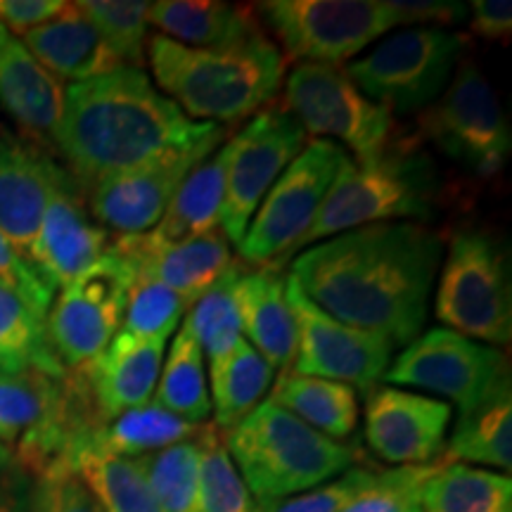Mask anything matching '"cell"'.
Instances as JSON below:
<instances>
[{
	"label": "cell",
	"mask_w": 512,
	"mask_h": 512,
	"mask_svg": "<svg viewBox=\"0 0 512 512\" xmlns=\"http://www.w3.org/2000/svg\"><path fill=\"white\" fill-rule=\"evenodd\" d=\"M441 259L444 240L427 226L373 223L306 247L290 275L320 311L396 349L425 330Z\"/></svg>",
	"instance_id": "6da1fadb"
},
{
	"label": "cell",
	"mask_w": 512,
	"mask_h": 512,
	"mask_svg": "<svg viewBox=\"0 0 512 512\" xmlns=\"http://www.w3.org/2000/svg\"><path fill=\"white\" fill-rule=\"evenodd\" d=\"M226 136V126L185 117L143 69L119 67L64 88L53 143L69 176L86 190L105 176L176 150L223 143Z\"/></svg>",
	"instance_id": "7a4b0ae2"
},
{
	"label": "cell",
	"mask_w": 512,
	"mask_h": 512,
	"mask_svg": "<svg viewBox=\"0 0 512 512\" xmlns=\"http://www.w3.org/2000/svg\"><path fill=\"white\" fill-rule=\"evenodd\" d=\"M145 57L166 98L202 124L228 126L254 117L285 81V57L268 36L238 48L200 50L155 34Z\"/></svg>",
	"instance_id": "3957f363"
},
{
	"label": "cell",
	"mask_w": 512,
	"mask_h": 512,
	"mask_svg": "<svg viewBox=\"0 0 512 512\" xmlns=\"http://www.w3.org/2000/svg\"><path fill=\"white\" fill-rule=\"evenodd\" d=\"M235 470L256 503H271L363 465V451L313 430L271 399L221 432Z\"/></svg>",
	"instance_id": "277c9868"
},
{
	"label": "cell",
	"mask_w": 512,
	"mask_h": 512,
	"mask_svg": "<svg viewBox=\"0 0 512 512\" xmlns=\"http://www.w3.org/2000/svg\"><path fill=\"white\" fill-rule=\"evenodd\" d=\"M439 176L432 159L406 145H394L366 162L347 157L339 166L311 228L299 240L306 247L347 230L392 223L396 219H430L437 207Z\"/></svg>",
	"instance_id": "5b68a950"
},
{
	"label": "cell",
	"mask_w": 512,
	"mask_h": 512,
	"mask_svg": "<svg viewBox=\"0 0 512 512\" xmlns=\"http://www.w3.org/2000/svg\"><path fill=\"white\" fill-rule=\"evenodd\" d=\"M434 316L446 330L489 347L512 339L510 254L503 240L484 230H458L434 292Z\"/></svg>",
	"instance_id": "8992f818"
},
{
	"label": "cell",
	"mask_w": 512,
	"mask_h": 512,
	"mask_svg": "<svg viewBox=\"0 0 512 512\" xmlns=\"http://www.w3.org/2000/svg\"><path fill=\"white\" fill-rule=\"evenodd\" d=\"M463 48L460 31L408 27L351 60L344 72L358 91L387 112H425L451 83Z\"/></svg>",
	"instance_id": "52a82bcc"
},
{
	"label": "cell",
	"mask_w": 512,
	"mask_h": 512,
	"mask_svg": "<svg viewBox=\"0 0 512 512\" xmlns=\"http://www.w3.org/2000/svg\"><path fill=\"white\" fill-rule=\"evenodd\" d=\"M347 150L332 140H311L280 174L240 240V261L249 268H278L297 254L299 240L316 219Z\"/></svg>",
	"instance_id": "ba28073f"
},
{
	"label": "cell",
	"mask_w": 512,
	"mask_h": 512,
	"mask_svg": "<svg viewBox=\"0 0 512 512\" xmlns=\"http://www.w3.org/2000/svg\"><path fill=\"white\" fill-rule=\"evenodd\" d=\"M283 107L302 124L306 138L342 143L356 162L394 147V114L368 100L335 64L299 62L285 79Z\"/></svg>",
	"instance_id": "9c48e42d"
},
{
	"label": "cell",
	"mask_w": 512,
	"mask_h": 512,
	"mask_svg": "<svg viewBox=\"0 0 512 512\" xmlns=\"http://www.w3.org/2000/svg\"><path fill=\"white\" fill-rule=\"evenodd\" d=\"M285 50V60L351 62L401 27L392 0H271L254 5Z\"/></svg>",
	"instance_id": "30bf717a"
},
{
	"label": "cell",
	"mask_w": 512,
	"mask_h": 512,
	"mask_svg": "<svg viewBox=\"0 0 512 512\" xmlns=\"http://www.w3.org/2000/svg\"><path fill=\"white\" fill-rule=\"evenodd\" d=\"M420 131L479 178L501 174L512 136L501 98L475 62H460L441 98L420 112Z\"/></svg>",
	"instance_id": "8fae6325"
},
{
	"label": "cell",
	"mask_w": 512,
	"mask_h": 512,
	"mask_svg": "<svg viewBox=\"0 0 512 512\" xmlns=\"http://www.w3.org/2000/svg\"><path fill=\"white\" fill-rule=\"evenodd\" d=\"M133 266L117 247L74 283L62 287L46 316L48 342L64 370H79L110 347L121 332Z\"/></svg>",
	"instance_id": "7c38bea8"
},
{
	"label": "cell",
	"mask_w": 512,
	"mask_h": 512,
	"mask_svg": "<svg viewBox=\"0 0 512 512\" xmlns=\"http://www.w3.org/2000/svg\"><path fill=\"white\" fill-rule=\"evenodd\" d=\"M392 387H415L446 396L460 413L510 384L508 354L446 328L422 332L389 363L382 377Z\"/></svg>",
	"instance_id": "4fadbf2b"
},
{
	"label": "cell",
	"mask_w": 512,
	"mask_h": 512,
	"mask_svg": "<svg viewBox=\"0 0 512 512\" xmlns=\"http://www.w3.org/2000/svg\"><path fill=\"white\" fill-rule=\"evenodd\" d=\"M304 145V128L285 107H266L228 140L226 195L219 223L230 245H240L268 190Z\"/></svg>",
	"instance_id": "5bb4252c"
},
{
	"label": "cell",
	"mask_w": 512,
	"mask_h": 512,
	"mask_svg": "<svg viewBox=\"0 0 512 512\" xmlns=\"http://www.w3.org/2000/svg\"><path fill=\"white\" fill-rule=\"evenodd\" d=\"M287 302L297 323L294 373L347 384L366 396L380 387L394 354L387 339L339 323L320 311L292 275H287Z\"/></svg>",
	"instance_id": "9a60e30c"
},
{
	"label": "cell",
	"mask_w": 512,
	"mask_h": 512,
	"mask_svg": "<svg viewBox=\"0 0 512 512\" xmlns=\"http://www.w3.org/2000/svg\"><path fill=\"white\" fill-rule=\"evenodd\" d=\"M216 150L219 143L195 147V150H176L133 169L100 178L91 188L83 190L88 192V209L93 221L107 233L110 230L117 233V238L150 233L174 200L185 176Z\"/></svg>",
	"instance_id": "2e32d148"
},
{
	"label": "cell",
	"mask_w": 512,
	"mask_h": 512,
	"mask_svg": "<svg viewBox=\"0 0 512 512\" xmlns=\"http://www.w3.org/2000/svg\"><path fill=\"white\" fill-rule=\"evenodd\" d=\"M451 406L432 396L377 387L366 401V444L384 463L432 465L444 456Z\"/></svg>",
	"instance_id": "e0dca14e"
},
{
	"label": "cell",
	"mask_w": 512,
	"mask_h": 512,
	"mask_svg": "<svg viewBox=\"0 0 512 512\" xmlns=\"http://www.w3.org/2000/svg\"><path fill=\"white\" fill-rule=\"evenodd\" d=\"M64 422V377L0 368V444L15 451L31 475L57 456Z\"/></svg>",
	"instance_id": "ac0fdd59"
},
{
	"label": "cell",
	"mask_w": 512,
	"mask_h": 512,
	"mask_svg": "<svg viewBox=\"0 0 512 512\" xmlns=\"http://www.w3.org/2000/svg\"><path fill=\"white\" fill-rule=\"evenodd\" d=\"M83 195L86 192L72 176L64 178L50 195L31 247V266L55 292L91 271L112 242L110 233L86 211Z\"/></svg>",
	"instance_id": "d6986e66"
},
{
	"label": "cell",
	"mask_w": 512,
	"mask_h": 512,
	"mask_svg": "<svg viewBox=\"0 0 512 512\" xmlns=\"http://www.w3.org/2000/svg\"><path fill=\"white\" fill-rule=\"evenodd\" d=\"M67 176L38 145L0 133V230L27 261L50 195Z\"/></svg>",
	"instance_id": "ffe728a7"
},
{
	"label": "cell",
	"mask_w": 512,
	"mask_h": 512,
	"mask_svg": "<svg viewBox=\"0 0 512 512\" xmlns=\"http://www.w3.org/2000/svg\"><path fill=\"white\" fill-rule=\"evenodd\" d=\"M136 275H147L174 290L192 306L200 294L233 264L230 242L219 228L183 242H159L150 233L114 238Z\"/></svg>",
	"instance_id": "44dd1931"
},
{
	"label": "cell",
	"mask_w": 512,
	"mask_h": 512,
	"mask_svg": "<svg viewBox=\"0 0 512 512\" xmlns=\"http://www.w3.org/2000/svg\"><path fill=\"white\" fill-rule=\"evenodd\" d=\"M164 344L162 339H143L119 332L110 347L88 366L79 368L102 422H110L124 411L152 401L162 373Z\"/></svg>",
	"instance_id": "7402d4cb"
},
{
	"label": "cell",
	"mask_w": 512,
	"mask_h": 512,
	"mask_svg": "<svg viewBox=\"0 0 512 512\" xmlns=\"http://www.w3.org/2000/svg\"><path fill=\"white\" fill-rule=\"evenodd\" d=\"M64 86L29 53L22 38L0 24V107L36 138L55 136Z\"/></svg>",
	"instance_id": "603a6c76"
},
{
	"label": "cell",
	"mask_w": 512,
	"mask_h": 512,
	"mask_svg": "<svg viewBox=\"0 0 512 512\" xmlns=\"http://www.w3.org/2000/svg\"><path fill=\"white\" fill-rule=\"evenodd\" d=\"M242 337L280 373L297 358V323L287 302V275L278 268H249L235 290Z\"/></svg>",
	"instance_id": "cb8c5ba5"
},
{
	"label": "cell",
	"mask_w": 512,
	"mask_h": 512,
	"mask_svg": "<svg viewBox=\"0 0 512 512\" xmlns=\"http://www.w3.org/2000/svg\"><path fill=\"white\" fill-rule=\"evenodd\" d=\"M19 38L60 83H81L124 67L74 3H64L55 17Z\"/></svg>",
	"instance_id": "d4e9b609"
},
{
	"label": "cell",
	"mask_w": 512,
	"mask_h": 512,
	"mask_svg": "<svg viewBox=\"0 0 512 512\" xmlns=\"http://www.w3.org/2000/svg\"><path fill=\"white\" fill-rule=\"evenodd\" d=\"M147 22L171 41L200 50L238 48L266 36L256 22L254 5L216 0H159L150 3Z\"/></svg>",
	"instance_id": "484cf974"
},
{
	"label": "cell",
	"mask_w": 512,
	"mask_h": 512,
	"mask_svg": "<svg viewBox=\"0 0 512 512\" xmlns=\"http://www.w3.org/2000/svg\"><path fill=\"white\" fill-rule=\"evenodd\" d=\"M226 145L211 152L185 176L174 200L150 235L159 242H183L219 226L223 195H226Z\"/></svg>",
	"instance_id": "4316f807"
},
{
	"label": "cell",
	"mask_w": 512,
	"mask_h": 512,
	"mask_svg": "<svg viewBox=\"0 0 512 512\" xmlns=\"http://www.w3.org/2000/svg\"><path fill=\"white\" fill-rule=\"evenodd\" d=\"M268 399L335 441L351 437L358 425V396L347 384L285 370L273 380Z\"/></svg>",
	"instance_id": "83f0119b"
},
{
	"label": "cell",
	"mask_w": 512,
	"mask_h": 512,
	"mask_svg": "<svg viewBox=\"0 0 512 512\" xmlns=\"http://www.w3.org/2000/svg\"><path fill=\"white\" fill-rule=\"evenodd\" d=\"M275 368L245 337L219 361L209 363V399L214 427L226 432L264 401L271 392Z\"/></svg>",
	"instance_id": "f1b7e54d"
},
{
	"label": "cell",
	"mask_w": 512,
	"mask_h": 512,
	"mask_svg": "<svg viewBox=\"0 0 512 512\" xmlns=\"http://www.w3.org/2000/svg\"><path fill=\"white\" fill-rule=\"evenodd\" d=\"M446 463L512 467V387L498 389L479 406L460 413L451 439L446 441Z\"/></svg>",
	"instance_id": "f546056e"
},
{
	"label": "cell",
	"mask_w": 512,
	"mask_h": 512,
	"mask_svg": "<svg viewBox=\"0 0 512 512\" xmlns=\"http://www.w3.org/2000/svg\"><path fill=\"white\" fill-rule=\"evenodd\" d=\"M422 512H512V482L503 472L446 463L422 484Z\"/></svg>",
	"instance_id": "4dcf8cb0"
},
{
	"label": "cell",
	"mask_w": 512,
	"mask_h": 512,
	"mask_svg": "<svg viewBox=\"0 0 512 512\" xmlns=\"http://www.w3.org/2000/svg\"><path fill=\"white\" fill-rule=\"evenodd\" d=\"M202 425H190L174 413L164 411L155 401L124 411L105 422L93 439V451L107 456L136 460L147 453L162 451L166 446L181 444L195 437Z\"/></svg>",
	"instance_id": "1f68e13d"
},
{
	"label": "cell",
	"mask_w": 512,
	"mask_h": 512,
	"mask_svg": "<svg viewBox=\"0 0 512 512\" xmlns=\"http://www.w3.org/2000/svg\"><path fill=\"white\" fill-rule=\"evenodd\" d=\"M152 401L190 425H207L211 418L204 354L185 325L174 337L171 349L166 351V361L159 373Z\"/></svg>",
	"instance_id": "d6a6232c"
},
{
	"label": "cell",
	"mask_w": 512,
	"mask_h": 512,
	"mask_svg": "<svg viewBox=\"0 0 512 512\" xmlns=\"http://www.w3.org/2000/svg\"><path fill=\"white\" fill-rule=\"evenodd\" d=\"M0 368L12 373L41 370L50 377L67 375L48 342L46 316H41L34 306L3 283H0Z\"/></svg>",
	"instance_id": "836d02e7"
},
{
	"label": "cell",
	"mask_w": 512,
	"mask_h": 512,
	"mask_svg": "<svg viewBox=\"0 0 512 512\" xmlns=\"http://www.w3.org/2000/svg\"><path fill=\"white\" fill-rule=\"evenodd\" d=\"M245 271L247 264H242L240 259H233V264L192 302L188 313H185L183 325L197 339V344H200L202 354L209 358V363L230 354L242 339L235 290H238V283Z\"/></svg>",
	"instance_id": "e575fe53"
},
{
	"label": "cell",
	"mask_w": 512,
	"mask_h": 512,
	"mask_svg": "<svg viewBox=\"0 0 512 512\" xmlns=\"http://www.w3.org/2000/svg\"><path fill=\"white\" fill-rule=\"evenodd\" d=\"M72 475L91 491L102 512H164L133 460L88 448L74 460Z\"/></svg>",
	"instance_id": "d590c367"
},
{
	"label": "cell",
	"mask_w": 512,
	"mask_h": 512,
	"mask_svg": "<svg viewBox=\"0 0 512 512\" xmlns=\"http://www.w3.org/2000/svg\"><path fill=\"white\" fill-rule=\"evenodd\" d=\"M197 434L181 444L133 460L164 512H195L202 472V448Z\"/></svg>",
	"instance_id": "8d00e7d4"
},
{
	"label": "cell",
	"mask_w": 512,
	"mask_h": 512,
	"mask_svg": "<svg viewBox=\"0 0 512 512\" xmlns=\"http://www.w3.org/2000/svg\"><path fill=\"white\" fill-rule=\"evenodd\" d=\"M197 439L202 448V472L195 512H259L223 446L221 432L214 425H202Z\"/></svg>",
	"instance_id": "74e56055"
},
{
	"label": "cell",
	"mask_w": 512,
	"mask_h": 512,
	"mask_svg": "<svg viewBox=\"0 0 512 512\" xmlns=\"http://www.w3.org/2000/svg\"><path fill=\"white\" fill-rule=\"evenodd\" d=\"M74 5L98 29L102 41L110 46L124 67H143L150 3H143V0H79Z\"/></svg>",
	"instance_id": "f35d334b"
},
{
	"label": "cell",
	"mask_w": 512,
	"mask_h": 512,
	"mask_svg": "<svg viewBox=\"0 0 512 512\" xmlns=\"http://www.w3.org/2000/svg\"><path fill=\"white\" fill-rule=\"evenodd\" d=\"M188 309L190 306L181 294L169 290V287L157 283V280L147 278V275H136L131 290H128L121 332H128L133 337L162 339V342H166V339L174 335Z\"/></svg>",
	"instance_id": "ab89813d"
},
{
	"label": "cell",
	"mask_w": 512,
	"mask_h": 512,
	"mask_svg": "<svg viewBox=\"0 0 512 512\" xmlns=\"http://www.w3.org/2000/svg\"><path fill=\"white\" fill-rule=\"evenodd\" d=\"M441 460L432 465L394 467L377 472L373 482L342 512H408L420 503L422 484L430 479Z\"/></svg>",
	"instance_id": "60d3db41"
},
{
	"label": "cell",
	"mask_w": 512,
	"mask_h": 512,
	"mask_svg": "<svg viewBox=\"0 0 512 512\" xmlns=\"http://www.w3.org/2000/svg\"><path fill=\"white\" fill-rule=\"evenodd\" d=\"M377 472L366 465H356L330 482L313 486L304 494H294L280 501L256 503L259 512H342L366 486L373 482Z\"/></svg>",
	"instance_id": "b9f144b4"
},
{
	"label": "cell",
	"mask_w": 512,
	"mask_h": 512,
	"mask_svg": "<svg viewBox=\"0 0 512 512\" xmlns=\"http://www.w3.org/2000/svg\"><path fill=\"white\" fill-rule=\"evenodd\" d=\"M0 283L15 290L24 302H29L41 316H48L55 290L38 275L34 266L19 254V249L0 230Z\"/></svg>",
	"instance_id": "7bdbcfd3"
},
{
	"label": "cell",
	"mask_w": 512,
	"mask_h": 512,
	"mask_svg": "<svg viewBox=\"0 0 512 512\" xmlns=\"http://www.w3.org/2000/svg\"><path fill=\"white\" fill-rule=\"evenodd\" d=\"M34 512H102L91 491L76 475L36 479Z\"/></svg>",
	"instance_id": "ee69618b"
},
{
	"label": "cell",
	"mask_w": 512,
	"mask_h": 512,
	"mask_svg": "<svg viewBox=\"0 0 512 512\" xmlns=\"http://www.w3.org/2000/svg\"><path fill=\"white\" fill-rule=\"evenodd\" d=\"M36 479L15 451L0 444V512H34Z\"/></svg>",
	"instance_id": "f6af8a7d"
},
{
	"label": "cell",
	"mask_w": 512,
	"mask_h": 512,
	"mask_svg": "<svg viewBox=\"0 0 512 512\" xmlns=\"http://www.w3.org/2000/svg\"><path fill=\"white\" fill-rule=\"evenodd\" d=\"M401 27L446 29L467 19V5L453 0H392Z\"/></svg>",
	"instance_id": "bcb514c9"
},
{
	"label": "cell",
	"mask_w": 512,
	"mask_h": 512,
	"mask_svg": "<svg viewBox=\"0 0 512 512\" xmlns=\"http://www.w3.org/2000/svg\"><path fill=\"white\" fill-rule=\"evenodd\" d=\"M64 8L62 0H0V24L22 36Z\"/></svg>",
	"instance_id": "7dc6e473"
},
{
	"label": "cell",
	"mask_w": 512,
	"mask_h": 512,
	"mask_svg": "<svg viewBox=\"0 0 512 512\" xmlns=\"http://www.w3.org/2000/svg\"><path fill=\"white\" fill-rule=\"evenodd\" d=\"M472 10V31L486 41L503 43L512 34V5L508 0H475Z\"/></svg>",
	"instance_id": "c3c4849f"
},
{
	"label": "cell",
	"mask_w": 512,
	"mask_h": 512,
	"mask_svg": "<svg viewBox=\"0 0 512 512\" xmlns=\"http://www.w3.org/2000/svg\"><path fill=\"white\" fill-rule=\"evenodd\" d=\"M408 512H422V510H420V503H418V505H413V508L408 510Z\"/></svg>",
	"instance_id": "681fc988"
}]
</instances>
